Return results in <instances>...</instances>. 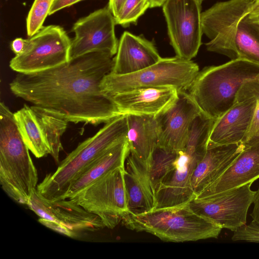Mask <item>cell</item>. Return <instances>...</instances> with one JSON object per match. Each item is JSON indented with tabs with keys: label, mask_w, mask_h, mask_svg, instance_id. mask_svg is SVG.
Returning a JSON list of instances; mask_svg holds the SVG:
<instances>
[{
	"label": "cell",
	"mask_w": 259,
	"mask_h": 259,
	"mask_svg": "<svg viewBox=\"0 0 259 259\" xmlns=\"http://www.w3.org/2000/svg\"><path fill=\"white\" fill-rule=\"evenodd\" d=\"M113 56L94 52L46 70L18 73L10 89L17 97L68 122L105 123L122 115L100 86L111 71Z\"/></svg>",
	"instance_id": "6da1fadb"
},
{
	"label": "cell",
	"mask_w": 259,
	"mask_h": 259,
	"mask_svg": "<svg viewBox=\"0 0 259 259\" xmlns=\"http://www.w3.org/2000/svg\"><path fill=\"white\" fill-rule=\"evenodd\" d=\"M14 116L24 141L34 156L39 158L51 154L42 126L31 107L24 104Z\"/></svg>",
	"instance_id": "cb8c5ba5"
},
{
	"label": "cell",
	"mask_w": 259,
	"mask_h": 259,
	"mask_svg": "<svg viewBox=\"0 0 259 259\" xmlns=\"http://www.w3.org/2000/svg\"><path fill=\"white\" fill-rule=\"evenodd\" d=\"M126 115L105 123L93 136L79 143L60 163L53 173L45 176L37 190L49 199H61L69 187L96 159L126 138Z\"/></svg>",
	"instance_id": "5b68a950"
},
{
	"label": "cell",
	"mask_w": 259,
	"mask_h": 259,
	"mask_svg": "<svg viewBox=\"0 0 259 259\" xmlns=\"http://www.w3.org/2000/svg\"><path fill=\"white\" fill-rule=\"evenodd\" d=\"M115 55L110 73L119 75L141 71L161 58L152 41L128 31L121 35Z\"/></svg>",
	"instance_id": "ac0fdd59"
},
{
	"label": "cell",
	"mask_w": 259,
	"mask_h": 259,
	"mask_svg": "<svg viewBox=\"0 0 259 259\" xmlns=\"http://www.w3.org/2000/svg\"><path fill=\"white\" fill-rule=\"evenodd\" d=\"M178 152L157 146L154 150L149 163L150 175L155 185L172 166Z\"/></svg>",
	"instance_id": "4316f807"
},
{
	"label": "cell",
	"mask_w": 259,
	"mask_h": 259,
	"mask_svg": "<svg viewBox=\"0 0 259 259\" xmlns=\"http://www.w3.org/2000/svg\"><path fill=\"white\" fill-rule=\"evenodd\" d=\"M254 2H220L201 13L202 32L210 40L205 44L207 51L237 59L234 42L238 26L241 20L251 13Z\"/></svg>",
	"instance_id": "9c48e42d"
},
{
	"label": "cell",
	"mask_w": 259,
	"mask_h": 259,
	"mask_svg": "<svg viewBox=\"0 0 259 259\" xmlns=\"http://www.w3.org/2000/svg\"><path fill=\"white\" fill-rule=\"evenodd\" d=\"M205 1V0H198V1L200 3H201V4H202V2H203V1Z\"/></svg>",
	"instance_id": "f35d334b"
},
{
	"label": "cell",
	"mask_w": 259,
	"mask_h": 259,
	"mask_svg": "<svg viewBox=\"0 0 259 259\" xmlns=\"http://www.w3.org/2000/svg\"><path fill=\"white\" fill-rule=\"evenodd\" d=\"M84 0H54L50 10L49 15L54 14L62 9L70 7Z\"/></svg>",
	"instance_id": "d6a6232c"
},
{
	"label": "cell",
	"mask_w": 259,
	"mask_h": 259,
	"mask_svg": "<svg viewBox=\"0 0 259 259\" xmlns=\"http://www.w3.org/2000/svg\"><path fill=\"white\" fill-rule=\"evenodd\" d=\"M259 178V142L244 147L225 171L195 198L209 197Z\"/></svg>",
	"instance_id": "ffe728a7"
},
{
	"label": "cell",
	"mask_w": 259,
	"mask_h": 259,
	"mask_svg": "<svg viewBox=\"0 0 259 259\" xmlns=\"http://www.w3.org/2000/svg\"><path fill=\"white\" fill-rule=\"evenodd\" d=\"M232 240L259 242V225L252 221L249 224L243 225L234 232Z\"/></svg>",
	"instance_id": "4dcf8cb0"
},
{
	"label": "cell",
	"mask_w": 259,
	"mask_h": 259,
	"mask_svg": "<svg viewBox=\"0 0 259 259\" xmlns=\"http://www.w3.org/2000/svg\"><path fill=\"white\" fill-rule=\"evenodd\" d=\"M189 203L141 214L125 213L121 223L128 229L150 233L166 242L217 238L222 228L194 211Z\"/></svg>",
	"instance_id": "277c9868"
},
{
	"label": "cell",
	"mask_w": 259,
	"mask_h": 259,
	"mask_svg": "<svg viewBox=\"0 0 259 259\" xmlns=\"http://www.w3.org/2000/svg\"><path fill=\"white\" fill-rule=\"evenodd\" d=\"M124 170L122 166L110 170L69 199L98 216L105 227L114 228L128 211Z\"/></svg>",
	"instance_id": "52a82bcc"
},
{
	"label": "cell",
	"mask_w": 259,
	"mask_h": 259,
	"mask_svg": "<svg viewBox=\"0 0 259 259\" xmlns=\"http://www.w3.org/2000/svg\"><path fill=\"white\" fill-rule=\"evenodd\" d=\"M54 0H34L26 18L27 34L31 37L39 31L49 13Z\"/></svg>",
	"instance_id": "f1b7e54d"
},
{
	"label": "cell",
	"mask_w": 259,
	"mask_h": 259,
	"mask_svg": "<svg viewBox=\"0 0 259 259\" xmlns=\"http://www.w3.org/2000/svg\"><path fill=\"white\" fill-rule=\"evenodd\" d=\"M130 148L126 138L96 159L69 187L62 199H69L90 185L110 170L124 166Z\"/></svg>",
	"instance_id": "603a6c76"
},
{
	"label": "cell",
	"mask_w": 259,
	"mask_h": 259,
	"mask_svg": "<svg viewBox=\"0 0 259 259\" xmlns=\"http://www.w3.org/2000/svg\"><path fill=\"white\" fill-rule=\"evenodd\" d=\"M244 148L241 143L207 145L206 151L197 163L192 177V186L196 196L219 178Z\"/></svg>",
	"instance_id": "44dd1931"
},
{
	"label": "cell",
	"mask_w": 259,
	"mask_h": 259,
	"mask_svg": "<svg viewBox=\"0 0 259 259\" xmlns=\"http://www.w3.org/2000/svg\"><path fill=\"white\" fill-rule=\"evenodd\" d=\"M253 208L252 212L250 214L253 221L259 225V187L254 196L253 201Z\"/></svg>",
	"instance_id": "e575fe53"
},
{
	"label": "cell",
	"mask_w": 259,
	"mask_h": 259,
	"mask_svg": "<svg viewBox=\"0 0 259 259\" xmlns=\"http://www.w3.org/2000/svg\"><path fill=\"white\" fill-rule=\"evenodd\" d=\"M178 93L175 88L164 87L139 88L108 94L122 115L155 116L173 103Z\"/></svg>",
	"instance_id": "d6986e66"
},
{
	"label": "cell",
	"mask_w": 259,
	"mask_h": 259,
	"mask_svg": "<svg viewBox=\"0 0 259 259\" xmlns=\"http://www.w3.org/2000/svg\"><path fill=\"white\" fill-rule=\"evenodd\" d=\"M31 107L35 112L42 126L51 149V155L55 162L58 163L60 152L63 150L61 139L66 130L68 122L42 108L34 106Z\"/></svg>",
	"instance_id": "484cf974"
},
{
	"label": "cell",
	"mask_w": 259,
	"mask_h": 259,
	"mask_svg": "<svg viewBox=\"0 0 259 259\" xmlns=\"http://www.w3.org/2000/svg\"><path fill=\"white\" fill-rule=\"evenodd\" d=\"M242 87L254 97L256 105L249 129L241 144L244 147L259 142V78L246 81Z\"/></svg>",
	"instance_id": "f546056e"
},
{
	"label": "cell",
	"mask_w": 259,
	"mask_h": 259,
	"mask_svg": "<svg viewBox=\"0 0 259 259\" xmlns=\"http://www.w3.org/2000/svg\"><path fill=\"white\" fill-rule=\"evenodd\" d=\"M115 18L108 6L79 19L72 28L70 60L94 52L116 54L118 40L116 36Z\"/></svg>",
	"instance_id": "7c38bea8"
},
{
	"label": "cell",
	"mask_w": 259,
	"mask_h": 259,
	"mask_svg": "<svg viewBox=\"0 0 259 259\" xmlns=\"http://www.w3.org/2000/svg\"><path fill=\"white\" fill-rule=\"evenodd\" d=\"M201 111L186 91L179 92L173 103L156 115L158 146L173 152L184 149L195 118Z\"/></svg>",
	"instance_id": "4fadbf2b"
},
{
	"label": "cell",
	"mask_w": 259,
	"mask_h": 259,
	"mask_svg": "<svg viewBox=\"0 0 259 259\" xmlns=\"http://www.w3.org/2000/svg\"><path fill=\"white\" fill-rule=\"evenodd\" d=\"M126 140L131 153L149 165L158 146V131L154 116L127 114Z\"/></svg>",
	"instance_id": "7402d4cb"
},
{
	"label": "cell",
	"mask_w": 259,
	"mask_h": 259,
	"mask_svg": "<svg viewBox=\"0 0 259 259\" xmlns=\"http://www.w3.org/2000/svg\"><path fill=\"white\" fill-rule=\"evenodd\" d=\"M71 42L63 27L54 25L43 26L26 39L24 51L11 59L9 66L21 73L56 67L69 61Z\"/></svg>",
	"instance_id": "ba28073f"
},
{
	"label": "cell",
	"mask_w": 259,
	"mask_h": 259,
	"mask_svg": "<svg viewBox=\"0 0 259 259\" xmlns=\"http://www.w3.org/2000/svg\"><path fill=\"white\" fill-rule=\"evenodd\" d=\"M259 78V65L235 59L199 71L189 94L207 117L217 120L235 103L246 81Z\"/></svg>",
	"instance_id": "3957f363"
},
{
	"label": "cell",
	"mask_w": 259,
	"mask_h": 259,
	"mask_svg": "<svg viewBox=\"0 0 259 259\" xmlns=\"http://www.w3.org/2000/svg\"><path fill=\"white\" fill-rule=\"evenodd\" d=\"M29 150L9 107L0 103V184L14 201L27 205L38 182Z\"/></svg>",
	"instance_id": "7a4b0ae2"
},
{
	"label": "cell",
	"mask_w": 259,
	"mask_h": 259,
	"mask_svg": "<svg viewBox=\"0 0 259 259\" xmlns=\"http://www.w3.org/2000/svg\"><path fill=\"white\" fill-rule=\"evenodd\" d=\"M39 218L78 231H94L105 227L100 218L69 199H49L36 189L26 205Z\"/></svg>",
	"instance_id": "9a60e30c"
},
{
	"label": "cell",
	"mask_w": 259,
	"mask_h": 259,
	"mask_svg": "<svg viewBox=\"0 0 259 259\" xmlns=\"http://www.w3.org/2000/svg\"><path fill=\"white\" fill-rule=\"evenodd\" d=\"M124 177L128 201L126 213L141 214L154 209L155 190L149 165L130 151L124 163Z\"/></svg>",
	"instance_id": "e0dca14e"
},
{
	"label": "cell",
	"mask_w": 259,
	"mask_h": 259,
	"mask_svg": "<svg viewBox=\"0 0 259 259\" xmlns=\"http://www.w3.org/2000/svg\"><path fill=\"white\" fill-rule=\"evenodd\" d=\"M249 16L251 18L259 22V12L254 15L249 14Z\"/></svg>",
	"instance_id": "74e56055"
},
{
	"label": "cell",
	"mask_w": 259,
	"mask_h": 259,
	"mask_svg": "<svg viewBox=\"0 0 259 259\" xmlns=\"http://www.w3.org/2000/svg\"><path fill=\"white\" fill-rule=\"evenodd\" d=\"M38 221L46 227L67 237L73 238L77 237V232L60 223L40 218L38 220Z\"/></svg>",
	"instance_id": "1f68e13d"
},
{
	"label": "cell",
	"mask_w": 259,
	"mask_h": 259,
	"mask_svg": "<svg viewBox=\"0 0 259 259\" xmlns=\"http://www.w3.org/2000/svg\"><path fill=\"white\" fill-rule=\"evenodd\" d=\"M199 72L192 60L177 56L161 58L155 64L126 75L110 72L104 76L101 88L107 94H114L144 88L169 87L178 92L189 90Z\"/></svg>",
	"instance_id": "8992f818"
},
{
	"label": "cell",
	"mask_w": 259,
	"mask_h": 259,
	"mask_svg": "<svg viewBox=\"0 0 259 259\" xmlns=\"http://www.w3.org/2000/svg\"><path fill=\"white\" fill-rule=\"evenodd\" d=\"M256 100L242 87L234 104L215 120L207 145L241 143L250 126Z\"/></svg>",
	"instance_id": "2e32d148"
},
{
	"label": "cell",
	"mask_w": 259,
	"mask_h": 259,
	"mask_svg": "<svg viewBox=\"0 0 259 259\" xmlns=\"http://www.w3.org/2000/svg\"><path fill=\"white\" fill-rule=\"evenodd\" d=\"M204 155L182 150L172 166L155 185L154 209L189 203L196 195L192 186V177L197 163Z\"/></svg>",
	"instance_id": "5bb4252c"
},
{
	"label": "cell",
	"mask_w": 259,
	"mask_h": 259,
	"mask_svg": "<svg viewBox=\"0 0 259 259\" xmlns=\"http://www.w3.org/2000/svg\"><path fill=\"white\" fill-rule=\"evenodd\" d=\"M252 183L209 197L194 198L190 202V205L194 211L222 229L234 232L246 223L248 210L255 193L250 189Z\"/></svg>",
	"instance_id": "8fae6325"
},
{
	"label": "cell",
	"mask_w": 259,
	"mask_h": 259,
	"mask_svg": "<svg viewBox=\"0 0 259 259\" xmlns=\"http://www.w3.org/2000/svg\"><path fill=\"white\" fill-rule=\"evenodd\" d=\"M150 6V0H125L114 17L116 24L127 27L136 23Z\"/></svg>",
	"instance_id": "83f0119b"
},
{
	"label": "cell",
	"mask_w": 259,
	"mask_h": 259,
	"mask_svg": "<svg viewBox=\"0 0 259 259\" xmlns=\"http://www.w3.org/2000/svg\"><path fill=\"white\" fill-rule=\"evenodd\" d=\"M234 44L237 59L259 65V22L249 14L240 21Z\"/></svg>",
	"instance_id": "d4e9b609"
},
{
	"label": "cell",
	"mask_w": 259,
	"mask_h": 259,
	"mask_svg": "<svg viewBox=\"0 0 259 259\" xmlns=\"http://www.w3.org/2000/svg\"><path fill=\"white\" fill-rule=\"evenodd\" d=\"M26 39L17 38L11 43V49L15 55L21 54L24 50L26 45Z\"/></svg>",
	"instance_id": "836d02e7"
},
{
	"label": "cell",
	"mask_w": 259,
	"mask_h": 259,
	"mask_svg": "<svg viewBox=\"0 0 259 259\" xmlns=\"http://www.w3.org/2000/svg\"><path fill=\"white\" fill-rule=\"evenodd\" d=\"M166 0H150V8L162 6Z\"/></svg>",
	"instance_id": "8d00e7d4"
},
{
	"label": "cell",
	"mask_w": 259,
	"mask_h": 259,
	"mask_svg": "<svg viewBox=\"0 0 259 259\" xmlns=\"http://www.w3.org/2000/svg\"><path fill=\"white\" fill-rule=\"evenodd\" d=\"M125 0H109L108 7L113 15L116 17L121 6Z\"/></svg>",
	"instance_id": "d590c367"
},
{
	"label": "cell",
	"mask_w": 259,
	"mask_h": 259,
	"mask_svg": "<svg viewBox=\"0 0 259 259\" xmlns=\"http://www.w3.org/2000/svg\"><path fill=\"white\" fill-rule=\"evenodd\" d=\"M162 11L176 56L191 60L202 44L201 4L198 0H166Z\"/></svg>",
	"instance_id": "30bf717a"
}]
</instances>
